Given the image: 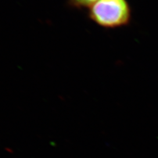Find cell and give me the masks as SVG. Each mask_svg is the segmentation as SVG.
Instances as JSON below:
<instances>
[{"label": "cell", "mask_w": 158, "mask_h": 158, "mask_svg": "<svg viewBox=\"0 0 158 158\" xmlns=\"http://www.w3.org/2000/svg\"><path fill=\"white\" fill-rule=\"evenodd\" d=\"M98 0H69L72 6L77 7H90Z\"/></svg>", "instance_id": "cell-2"}, {"label": "cell", "mask_w": 158, "mask_h": 158, "mask_svg": "<svg viewBox=\"0 0 158 158\" xmlns=\"http://www.w3.org/2000/svg\"><path fill=\"white\" fill-rule=\"evenodd\" d=\"M89 16L102 27L118 28L129 24L131 9L127 0H98L90 7Z\"/></svg>", "instance_id": "cell-1"}]
</instances>
